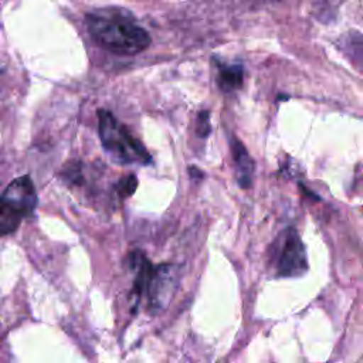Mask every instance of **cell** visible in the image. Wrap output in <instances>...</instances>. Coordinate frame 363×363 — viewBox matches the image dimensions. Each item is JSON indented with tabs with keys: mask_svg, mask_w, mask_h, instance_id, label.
Instances as JSON below:
<instances>
[{
	"mask_svg": "<svg viewBox=\"0 0 363 363\" xmlns=\"http://www.w3.org/2000/svg\"><path fill=\"white\" fill-rule=\"evenodd\" d=\"M85 24L94 41L113 54H139L150 44L149 33L133 20L128 10H95L86 14Z\"/></svg>",
	"mask_w": 363,
	"mask_h": 363,
	"instance_id": "obj_1",
	"label": "cell"
},
{
	"mask_svg": "<svg viewBox=\"0 0 363 363\" xmlns=\"http://www.w3.org/2000/svg\"><path fill=\"white\" fill-rule=\"evenodd\" d=\"M98 130L102 146L112 160L121 164H147L150 162V155L145 146L109 111H98Z\"/></svg>",
	"mask_w": 363,
	"mask_h": 363,
	"instance_id": "obj_2",
	"label": "cell"
},
{
	"mask_svg": "<svg viewBox=\"0 0 363 363\" xmlns=\"http://www.w3.org/2000/svg\"><path fill=\"white\" fill-rule=\"evenodd\" d=\"M37 206V193L30 176L14 179L0 196V235L17 230L23 218L33 214Z\"/></svg>",
	"mask_w": 363,
	"mask_h": 363,
	"instance_id": "obj_3",
	"label": "cell"
},
{
	"mask_svg": "<svg viewBox=\"0 0 363 363\" xmlns=\"http://www.w3.org/2000/svg\"><path fill=\"white\" fill-rule=\"evenodd\" d=\"M275 269L281 277H299L308 269L303 242L294 228H286L278 238Z\"/></svg>",
	"mask_w": 363,
	"mask_h": 363,
	"instance_id": "obj_4",
	"label": "cell"
},
{
	"mask_svg": "<svg viewBox=\"0 0 363 363\" xmlns=\"http://www.w3.org/2000/svg\"><path fill=\"white\" fill-rule=\"evenodd\" d=\"M177 282V268L172 264H160L152 267L143 294L147 298V306L153 312H159L172 299Z\"/></svg>",
	"mask_w": 363,
	"mask_h": 363,
	"instance_id": "obj_5",
	"label": "cell"
},
{
	"mask_svg": "<svg viewBox=\"0 0 363 363\" xmlns=\"http://www.w3.org/2000/svg\"><path fill=\"white\" fill-rule=\"evenodd\" d=\"M231 152H233L234 162H235L238 183L241 187L248 189L252 182L254 162H252L251 156L248 155L245 146L241 142H238L237 139H233V142H231Z\"/></svg>",
	"mask_w": 363,
	"mask_h": 363,
	"instance_id": "obj_6",
	"label": "cell"
},
{
	"mask_svg": "<svg viewBox=\"0 0 363 363\" xmlns=\"http://www.w3.org/2000/svg\"><path fill=\"white\" fill-rule=\"evenodd\" d=\"M242 67L240 65H218V75H217V84L224 92L234 91L241 86L242 84Z\"/></svg>",
	"mask_w": 363,
	"mask_h": 363,
	"instance_id": "obj_7",
	"label": "cell"
},
{
	"mask_svg": "<svg viewBox=\"0 0 363 363\" xmlns=\"http://www.w3.org/2000/svg\"><path fill=\"white\" fill-rule=\"evenodd\" d=\"M136 186H138V179L133 174H130V176L121 179V182L118 183V191L121 196L128 197L135 191Z\"/></svg>",
	"mask_w": 363,
	"mask_h": 363,
	"instance_id": "obj_8",
	"label": "cell"
},
{
	"mask_svg": "<svg viewBox=\"0 0 363 363\" xmlns=\"http://www.w3.org/2000/svg\"><path fill=\"white\" fill-rule=\"evenodd\" d=\"M199 135L206 138V135L208 133L210 130V126H208V113L207 112H201L199 115Z\"/></svg>",
	"mask_w": 363,
	"mask_h": 363,
	"instance_id": "obj_9",
	"label": "cell"
}]
</instances>
